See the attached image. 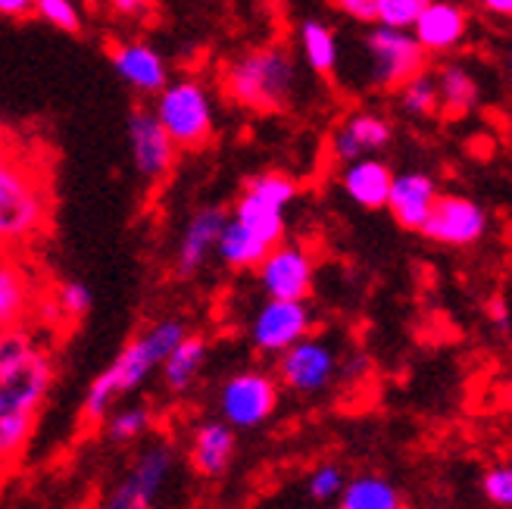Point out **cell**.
Listing matches in <instances>:
<instances>
[{
	"mask_svg": "<svg viewBox=\"0 0 512 509\" xmlns=\"http://www.w3.org/2000/svg\"><path fill=\"white\" fill-rule=\"evenodd\" d=\"M54 381V347L32 325L0 338V475L25 460Z\"/></svg>",
	"mask_w": 512,
	"mask_h": 509,
	"instance_id": "1",
	"label": "cell"
},
{
	"mask_svg": "<svg viewBox=\"0 0 512 509\" xmlns=\"http://www.w3.org/2000/svg\"><path fill=\"white\" fill-rule=\"evenodd\" d=\"M188 335L191 332L182 319H157L135 341H128L116 353V360L91 381V388L82 400V425L85 428L104 425V419L113 413V406L122 397H132L153 372H160L166 356Z\"/></svg>",
	"mask_w": 512,
	"mask_h": 509,
	"instance_id": "2",
	"label": "cell"
},
{
	"mask_svg": "<svg viewBox=\"0 0 512 509\" xmlns=\"http://www.w3.org/2000/svg\"><path fill=\"white\" fill-rule=\"evenodd\" d=\"M225 100L247 113H285L300 94V66L285 44H260L222 66Z\"/></svg>",
	"mask_w": 512,
	"mask_h": 509,
	"instance_id": "3",
	"label": "cell"
},
{
	"mask_svg": "<svg viewBox=\"0 0 512 509\" xmlns=\"http://www.w3.org/2000/svg\"><path fill=\"white\" fill-rule=\"evenodd\" d=\"M50 222V188L38 166L19 154L0 160V244L7 253L29 247Z\"/></svg>",
	"mask_w": 512,
	"mask_h": 509,
	"instance_id": "4",
	"label": "cell"
},
{
	"mask_svg": "<svg viewBox=\"0 0 512 509\" xmlns=\"http://www.w3.org/2000/svg\"><path fill=\"white\" fill-rule=\"evenodd\" d=\"M153 116L166 129L178 154H197L216 138V100L207 82L185 75L169 79V85L153 97Z\"/></svg>",
	"mask_w": 512,
	"mask_h": 509,
	"instance_id": "5",
	"label": "cell"
},
{
	"mask_svg": "<svg viewBox=\"0 0 512 509\" xmlns=\"http://www.w3.org/2000/svg\"><path fill=\"white\" fill-rule=\"evenodd\" d=\"M297 197H300V185L294 175L266 169L247 178L228 216L241 222L266 247H275L281 241H288V210L294 207Z\"/></svg>",
	"mask_w": 512,
	"mask_h": 509,
	"instance_id": "6",
	"label": "cell"
},
{
	"mask_svg": "<svg viewBox=\"0 0 512 509\" xmlns=\"http://www.w3.org/2000/svg\"><path fill=\"white\" fill-rule=\"evenodd\" d=\"M366 54V85L381 94H397L409 79L428 69L431 57L422 50L409 29L372 25L363 38Z\"/></svg>",
	"mask_w": 512,
	"mask_h": 509,
	"instance_id": "7",
	"label": "cell"
},
{
	"mask_svg": "<svg viewBox=\"0 0 512 509\" xmlns=\"http://www.w3.org/2000/svg\"><path fill=\"white\" fill-rule=\"evenodd\" d=\"M281 403V385L278 378L266 369H241L228 375L219 394H216V410L225 425L235 431H253L266 425Z\"/></svg>",
	"mask_w": 512,
	"mask_h": 509,
	"instance_id": "8",
	"label": "cell"
},
{
	"mask_svg": "<svg viewBox=\"0 0 512 509\" xmlns=\"http://www.w3.org/2000/svg\"><path fill=\"white\" fill-rule=\"evenodd\" d=\"M341 353L322 335H310L275 356V378L281 391H291L297 397L325 394L341 378Z\"/></svg>",
	"mask_w": 512,
	"mask_h": 509,
	"instance_id": "9",
	"label": "cell"
},
{
	"mask_svg": "<svg viewBox=\"0 0 512 509\" xmlns=\"http://www.w3.org/2000/svg\"><path fill=\"white\" fill-rule=\"evenodd\" d=\"M178 463V450L172 441L157 438L150 441L138 456L125 478L104 497L100 509H153L163 497L169 478Z\"/></svg>",
	"mask_w": 512,
	"mask_h": 509,
	"instance_id": "10",
	"label": "cell"
},
{
	"mask_svg": "<svg viewBox=\"0 0 512 509\" xmlns=\"http://www.w3.org/2000/svg\"><path fill=\"white\" fill-rule=\"evenodd\" d=\"M488 232H491V213L484 210L475 197L441 191L419 235L438 247L466 250V247L481 244Z\"/></svg>",
	"mask_w": 512,
	"mask_h": 509,
	"instance_id": "11",
	"label": "cell"
},
{
	"mask_svg": "<svg viewBox=\"0 0 512 509\" xmlns=\"http://www.w3.org/2000/svg\"><path fill=\"white\" fill-rule=\"evenodd\" d=\"M253 272L266 300H310L316 288V257L300 241L275 244Z\"/></svg>",
	"mask_w": 512,
	"mask_h": 509,
	"instance_id": "12",
	"label": "cell"
},
{
	"mask_svg": "<svg viewBox=\"0 0 512 509\" xmlns=\"http://www.w3.org/2000/svg\"><path fill=\"white\" fill-rule=\"evenodd\" d=\"M316 328V313L310 300H266L253 313L247 338L260 356H281L297 341L310 338Z\"/></svg>",
	"mask_w": 512,
	"mask_h": 509,
	"instance_id": "13",
	"label": "cell"
},
{
	"mask_svg": "<svg viewBox=\"0 0 512 509\" xmlns=\"http://www.w3.org/2000/svg\"><path fill=\"white\" fill-rule=\"evenodd\" d=\"M125 138H128V154H132V166L141 182L160 185L172 175L178 163V147L166 135V129L157 122L150 107H132L125 116Z\"/></svg>",
	"mask_w": 512,
	"mask_h": 509,
	"instance_id": "14",
	"label": "cell"
},
{
	"mask_svg": "<svg viewBox=\"0 0 512 509\" xmlns=\"http://www.w3.org/2000/svg\"><path fill=\"white\" fill-rule=\"evenodd\" d=\"M394 144V122L381 110L360 107L347 113L328 138V154L335 163L347 166L366 157H378L381 150Z\"/></svg>",
	"mask_w": 512,
	"mask_h": 509,
	"instance_id": "15",
	"label": "cell"
},
{
	"mask_svg": "<svg viewBox=\"0 0 512 509\" xmlns=\"http://www.w3.org/2000/svg\"><path fill=\"white\" fill-rule=\"evenodd\" d=\"M110 66L119 79L141 97H157L169 85V63L144 38H116L107 44Z\"/></svg>",
	"mask_w": 512,
	"mask_h": 509,
	"instance_id": "16",
	"label": "cell"
},
{
	"mask_svg": "<svg viewBox=\"0 0 512 509\" xmlns=\"http://www.w3.org/2000/svg\"><path fill=\"white\" fill-rule=\"evenodd\" d=\"M225 222H228V210L219 207V203H203V207H197L188 216L175 244V257H172L178 278H194L210 263V257H216V244H219Z\"/></svg>",
	"mask_w": 512,
	"mask_h": 509,
	"instance_id": "17",
	"label": "cell"
},
{
	"mask_svg": "<svg viewBox=\"0 0 512 509\" xmlns=\"http://www.w3.org/2000/svg\"><path fill=\"white\" fill-rule=\"evenodd\" d=\"M472 19L459 0H428L413 25V35L428 57H450L469 38Z\"/></svg>",
	"mask_w": 512,
	"mask_h": 509,
	"instance_id": "18",
	"label": "cell"
},
{
	"mask_svg": "<svg viewBox=\"0 0 512 509\" xmlns=\"http://www.w3.org/2000/svg\"><path fill=\"white\" fill-rule=\"evenodd\" d=\"M438 197H441L438 178L422 169H406V172H394L388 207L384 210L391 213V219L403 228V232H422V225L431 216Z\"/></svg>",
	"mask_w": 512,
	"mask_h": 509,
	"instance_id": "19",
	"label": "cell"
},
{
	"mask_svg": "<svg viewBox=\"0 0 512 509\" xmlns=\"http://www.w3.org/2000/svg\"><path fill=\"white\" fill-rule=\"evenodd\" d=\"M38 303H41V288L35 282V272L19 257L7 253L0 260V328L4 332L29 328V322L38 313Z\"/></svg>",
	"mask_w": 512,
	"mask_h": 509,
	"instance_id": "20",
	"label": "cell"
},
{
	"mask_svg": "<svg viewBox=\"0 0 512 509\" xmlns=\"http://www.w3.org/2000/svg\"><path fill=\"white\" fill-rule=\"evenodd\" d=\"M238 431L222 419H203L191 428L188 463L200 478H222L235 463Z\"/></svg>",
	"mask_w": 512,
	"mask_h": 509,
	"instance_id": "21",
	"label": "cell"
},
{
	"mask_svg": "<svg viewBox=\"0 0 512 509\" xmlns=\"http://www.w3.org/2000/svg\"><path fill=\"white\" fill-rule=\"evenodd\" d=\"M391 182H394V169L384 163L381 157H366L341 166L338 185L344 191V197L360 210H384L388 207V194H391Z\"/></svg>",
	"mask_w": 512,
	"mask_h": 509,
	"instance_id": "22",
	"label": "cell"
},
{
	"mask_svg": "<svg viewBox=\"0 0 512 509\" xmlns=\"http://www.w3.org/2000/svg\"><path fill=\"white\" fill-rule=\"evenodd\" d=\"M297 50L306 69L316 72L319 79H335V72L341 66V38L325 19L306 16L297 25Z\"/></svg>",
	"mask_w": 512,
	"mask_h": 509,
	"instance_id": "23",
	"label": "cell"
},
{
	"mask_svg": "<svg viewBox=\"0 0 512 509\" xmlns=\"http://www.w3.org/2000/svg\"><path fill=\"white\" fill-rule=\"evenodd\" d=\"M431 72H434V82H438V94H441V116L463 119L478 107L481 91H478V82L469 72V66L447 60Z\"/></svg>",
	"mask_w": 512,
	"mask_h": 509,
	"instance_id": "24",
	"label": "cell"
},
{
	"mask_svg": "<svg viewBox=\"0 0 512 509\" xmlns=\"http://www.w3.org/2000/svg\"><path fill=\"white\" fill-rule=\"evenodd\" d=\"M210 356V344L203 335H188L182 344H178L160 366V378L163 388L169 394H188L194 388V381L200 378L203 366H207Z\"/></svg>",
	"mask_w": 512,
	"mask_h": 509,
	"instance_id": "25",
	"label": "cell"
},
{
	"mask_svg": "<svg viewBox=\"0 0 512 509\" xmlns=\"http://www.w3.org/2000/svg\"><path fill=\"white\" fill-rule=\"evenodd\" d=\"M341 509H406V497L388 475L363 472L347 478Z\"/></svg>",
	"mask_w": 512,
	"mask_h": 509,
	"instance_id": "26",
	"label": "cell"
},
{
	"mask_svg": "<svg viewBox=\"0 0 512 509\" xmlns=\"http://www.w3.org/2000/svg\"><path fill=\"white\" fill-rule=\"evenodd\" d=\"M272 247H266L256 235H250L241 222H235L228 216L222 235H219V244H216V257L225 269L232 272H253L256 266L263 263V257Z\"/></svg>",
	"mask_w": 512,
	"mask_h": 509,
	"instance_id": "27",
	"label": "cell"
},
{
	"mask_svg": "<svg viewBox=\"0 0 512 509\" xmlns=\"http://www.w3.org/2000/svg\"><path fill=\"white\" fill-rule=\"evenodd\" d=\"M397 110L409 119H431L441 116V94H438V82H434V72L425 69L416 79H409L400 91H397Z\"/></svg>",
	"mask_w": 512,
	"mask_h": 509,
	"instance_id": "28",
	"label": "cell"
},
{
	"mask_svg": "<svg viewBox=\"0 0 512 509\" xmlns=\"http://www.w3.org/2000/svg\"><path fill=\"white\" fill-rule=\"evenodd\" d=\"M50 319H47V328L50 325H63V328H72L79 325L88 313H91V291L85 282H60L54 291H50Z\"/></svg>",
	"mask_w": 512,
	"mask_h": 509,
	"instance_id": "29",
	"label": "cell"
},
{
	"mask_svg": "<svg viewBox=\"0 0 512 509\" xmlns=\"http://www.w3.org/2000/svg\"><path fill=\"white\" fill-rule=\"evenodd\" d=\"M153 428V410L147 403H132L122 406V410H113L104 419V435L110 444H132L141 441L147 431Z\"/></svg>",
	"mask_w": 512,
	"mask_h": 509,
	"instance_id": "30",
	"label": "cell"
},
{
	"mask_svg": "<svg viewBox=\"0 0 512 509\" xmlns=\"http://www.w3.org/2000/svg\"><path fill=\"white\" fill-rule=\"evenodd\" d=\"M35 16L47 22L50 29L66 32V35H82L85 29L79 0H35Z\"/></svg>",
	"mask_w": 512,
	"mask_h": 509,
	"instance_id": "31",
	"label": "cell"
},
{
	"mask_svg": "<svg viewBox=\"0 0 512 509\" xmlns=\"http://www.w3.org/2000/svg\"><path fill=\"white\" fill-rule=\"evenodd\" d=\"M344 488H347V475L338 463H319L310 475H306V494H310L316 503L341 500Z\"/></svg>",
	"mask_w": 512,
	"mask_h": 509,
	"instance_id": "32",
	"label": "cell"
},
{
	"mask_svg": "<svg viewBox=\"0 0 512 509\" xmlns=\"http://www.w3.org/2000/svg\"><path fill=\"white\" fill-rule=\"evenodd\" d=\"M425 4H428V0H378L375 25H388V29H409V32H413V25L422 16Z\"/></svg>",
	"mask_w": 512,
	"mask_h": 509,
	"instance_id": "33",
	"label": "cell"
},
{
	"mask_svg": "<svg viewBox=\"0 0 512 509\" xmlns=\"http://www.w3.org/2000/svg\"><path fill=\"white\" fill-rule=\"evenodd\" d=\"M481 494L500 509H512V463L491 466L481 475Z\"/></svg>",
	"mask_w": 512,
	"mask_h": 509,
	"instance_id": "34",
	"label": "cell"
},
{
	"mask_svg": "<svg viewBox=\"0 0 512 509\" xmlns=\"http://www.w3.org/2000/svg\"><path fill=\"white\" fill-rule=\"evenodd\" d=\"M331 10H338L341 16L353 19V22H363V25H372L375 22V7L378 0H328Z\"/></svg>",
	"mask_w": 512,
	"mask_h": 509,
	"instance_id": "35",
	"label": "cell"
},
{
	"mask_svg": "<svg viewBox=\"0 0 512 509\" xmlns=\"http://www.w3.org/2000/svg\"><path fill=\"white\" fill-rule=\"evenodd\" d=\"M107 7L119 19H144L153 10V0H107Z\"/></svg>",
	"mask_w": 512,
	"mask_h": 509,
	"instance_id": "36",
	"label": "cell"
},
{
	"mask_svg": "<svg viewBox=\"0 0 512 509\" xmlns=\"http://www.w3.org/2000/svg\"><path fill=\"white\" fill-rule=\"evenodd\" d=\"M0 16L29 19V16H35V0H0Z\"/></svg>",
	"mask_w": 512,
	"mask_h": 509,
	"instance_id": "37",
	"label": "cell"
},
{
	"mask_svg": "<svg viewBox=\"0 0 512 509\" xmlns=\"http://www.w3.org/2000/svg\"><path fill=\"white\" fill-rule=\"evenodd\" d=\"M478 10H484L494 19H509L512 22V0H475Z\"/></svg>",
	"mask_w": 512,
	"mask_h": 509,
	"instance_id": "38",
	"label": "cell"
},
{
	"mask_svg": "<svg viewBox=\"0 0 512 509\" xmlns=\"http://www.w3.org/2000/svg\"><path fill=\"white\" fill-rule=\"evenodd\" d=\"M13 150H16V144H13V135L7 132V125L0 122V160H4V157H10Z\"/></svg>",
	"mask_w": 512,
	"mask_h": 509,
	"instance_id": "39",
	"label": "cell"
},
{
	"mask_svg": "<svg viewBox=\"0 0 512 509\" xmlns=\"http://www.w3.org/2000/svg\"><path fill=\"white\" fill-rule=\"evenodd\" d=\"M491 319H494L497 325H506V322H509V316H506V303H503L500 297L491 300Z\"/></svg>",
	"mask_w": 512,
	"mask_h": 509,
	"instance_id": "40",
	"label": "cell"
},
{
	"mask_svg": "<svg viewBox=\"0 0 512 509\" xmlns=\"http://www.w3.org/2000/svg\"><path fill=\"white\" fill-rule=\"evenodd\" d=\"M503 66H506V82L512 88V41L506 44V57H503Z\"/></svg>",
	"mask_w": 512,
	"mask_h": 509,
	"instance_id": "41",
	"label": "cell"
},
{
	"mask_svg": "<svg viewBox=\"0 0 512 509\" xmlns=\"http://www.w3.org/2000/svg\"><path fill=\"white\" fill-rule=\"evenodd\" d=\"M7 257V250H4V244H0V260H4Z\"/></svg>",
	"mask_w": 512,
	"mask_h": 509,
	"instance_id": "42",
	"label": "cell"
},
{
	"mask_svg": "<svg viewBox=\"0 0 512 509\" xmlns=\"http://www.w3.org/2000/svg\"><path fill=\"white\" fill-rule=\"evenodd\" d=\"M79 4H94V0H79Z\"/></svg>",
	"mask_w": 512,
	"mask_h": 509,
	"instance_id": "43",
	"label": "cell"
},
{
	"mask_svg": "<svg viewBox=\"0 0 512 509\" xmlns=\"http://www.w3.org/2000/svg\"><path fill=\"white\" fill-rule=\"evenodd\" d=\"M4 335H7V332H4V328H0V338H4Z\"/></svg>",
	"mask_w": 512,
	"mask_h": 509,
	"instance_id": "44",
	"label": "cell"
},
{
	"mask_svg": "<svg viewBox=\"0 0 512 509\" xmlns=\"http://www.w3.org/2000/svg\"><path fill=\"white\" fill-rule=\"evenodd\" d=\"M509 406H512V391H509Z\"/></svg>",
	"mask_w": 512,
	"mask_h": 509,
	"instance_id": "45",
	"label": "cell"
},
{
	"mask_svg": "<svg viewBox=\"0 0 512 509\" xmlns=\"http://www.w3.org/2000/svg\"><path fill=\"white\" fill-rule=\"evenodd\" d=\"M338 509H341V506H338Z\"/></svg>",
	"mask_w": 512,
	"mask_h": 509,
	"instance_id": "46",
	"label": "cell"
}]
</instances>
